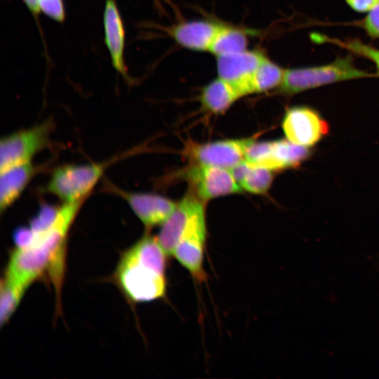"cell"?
<instances>
[{"mask_svg":"<svg viewBox=\"0 0 379 379\" xmlns=\"http://www.w3.org/2000/svg\"><path fill=\"white\" fill-rule=\"evenodd\" d=\"M40 13L51 20L62 23L65 20V8L63 0H39Z\"/></svg>","mask_w":379,"mask_h":379,"instance_id":"603a6c76","label":"cell"},{"mask_svg":"<svg viewBox=\"0 0 379 379\" xmlns=\"http://www.w3.org/2000/svg\"><path fill=\"white\" fill-rule=\"evenodd\" d=\"M55 121L49 118L36 125L9 133L0 141V171L32 161L51 145Z\"/></svg>","mask_w":379,"mask_h":379,"instance_id":"5b68a950","label":"cell"},{"mask_svg":"<svg viewBox=\"0 0 379 379\" xmlns=\"http://www.w3.org/2000/svg\"><path fill=\"white\" fill-rule=\"evenodd\" d=\"M371 75L358 69L352 58L347 55L326 65L285 69L282 82L276 92L280 95H293L326 84Z\"/></svg>","mask_w":379,"mask_h":379,"instance_id":"277c9868","label":"cell"},{"mask_svg":"<svg viewBox=\"0 0 379 379\" xmlns=\"http://www.w3.org/2000/svg\"><path fill=\"white\" fill-rule=\"evenodd\" d=\"M84 202L62 203L55 219L46 227L17 228L13 233L16 248L10 256L4 275L29 287L47 272L59 302L67 237Z\"/></svg>","mask_w":379,"mask_h":379,"instance_id":"6da1fadb","label":"cell"},{"mask_svg":"<svg viewBox=\"0 0 379 379\" xmlns=\"http://www.w3.org/2000/svg\"><path fill=\"white\" fill-rule=\"evenodd\" d=\"M105 43L114 69L131 81L124 58L125 29L116 0H106L103 11Z\"/></svg>","mask_w":379,"mask_h":379,"instance_id":"5bb4252c","label":"cell"},{"mask_svg":"<svg viewBox=\"0 0 379 379\" xmlns=\"http://www.w3.org/2000/svg\"><path fill=\"white\" fill-rule=\"evenodd\" d=\"M347 4L357 12H369L378 3L379 0H345Z\"/></svg>","mask_w":379,"mask_h":379,"instance_id":"d4e9b609","label":"cell"},{"mask_svg":"<svg viewBox=\"0 0 379 379\" xmlns=\"http://www.w3.org/2000/svg\"><path fill=\"white\" fill-rule=\"evenodd\" d=\"M310 155L308 147L288 139L255 142L248 147L245 159L273 171L296 167Z\"/></svg>","mask_w":379,"mask_h":379,"instance_id":"ba28073f","label":"cell"},{"mask_svg":"<svg viewBox=\"0 0 379 379\" xmlns=\"http://www.w3.org/2000/svg\"><path fill=\"white\" fill-rule=\"evenodd\" d=\"M241 188L249 193L263 194L267 192L273 181V171L244 159L230 168Z\"/></svg>","mask_w":379,"mask_h":379,"instance_id":"ac0fdd59","label":"cell"},{"mask_svg":"<svg viewBox=\"0 0 379 379\" xmlns=\"http://www.w3.org/2000/svg\"><path fill=\"white\" fill-rule=\"evenodd\" d=\"M241 97L234 86L218 77L204 86L199 100L204 111L220 114Z\"/></svg>","mask_w":379,"mask_h":379,"instance_id":"e0dca14e","label":"cell"},{"mask_svg":"<svg viewBox=\"0 0 379 379\" xmlns=\"http://www.w3.org/2000/svg\"><path fill=\"white\" fill-rule=\"evenodd\" d=\"M204 204L190 190L178 202L173 212L161 225L157 237L168 256L173 255L181 235L190 222L205 211Z\"/></svg>","mask_w":379,"mask_h":379,"instance_id":"4fadbf2b","label":"cell"},{"mask_svg":"<svg viewBox=\"0 0 379 379\" xmlns=\"http://www.w3.org/2000/svg\"><path fill=\"white\" fill-rule=\"evenodd\" d=\"M167 256L157 237L149 234L124 252L114 278L129 300L145 302L165 295Z\"/></svg>","mask_w":379,"mask_h":379,"instance_id":"7a4b0ae2","label":"cell"},{"mask_svg":"<svg viewBox=\"0 0 379 379\" xmlns=\"http://www.w3.org/2000/svg\"><path fill=\"white\" fill-rule=\"evenodd\" d=\"M154 2L157 5V7L159 9H162V3H165L169 6H171L172 8H175L174 5L173 4L172 1L171 0H154Z\"/></svg>","mask_w":379,"mask_h":379,"instance_id":"4316f807","label":"cell"},{"mask_svg":"<svg viewBox=\"0 0 379 379\" xmlns=\"http://www.w3.org/2000/svg\"><path fill=\"white\" fill-rule=\"evenodd\" d=\"M30 13L34 15L36 20H38L40 13L39 8V0H22Z\"/></svg>","mask_w":379,"mask_h":379,"instance_id":"484cf974","label":"cell"},{"mask_svg":"<svg viewBox=\"0 0 379 379\" xmlns=\"http://www.w3.org/2000/svg\"><path fill=\"white\" fill-rule=\"evenodd\" d=\"M281 127L286 139L306 147L315 145L328 132L326 121L315 110L307 107L288 109Z\"/></svg>","mask_w":379,"mask_h":379,"instance_id":"30bf717a","label":"cell"},{"mask_svg":"<svg viewBox=\"0 0 379 379\" xmlns=\"http://www.w3.org/2000/svg\"><path fill=\"white\" fill-rule=\"evenodd\" d=\"M333 43L348 49L349 51L361 56L366 57L374 62L377 69V75L379 76V50L364 44L359 40L347 41H333Z\"/></svg>","mask_w":379,"mask_h":379,"instance_id":"7402d4cb","label":"cell"},{"mask_svg":"<svg viewBox=\"0 0 379 379\" xmlns=\"http://www.w3.org/2000/svg\"><path fill=\"white\" fill-rule=\"evenodd\" d=\"M106 188L123 199L147 229L161 225L178 204L158 194L127 191L112 183H107Z\"/></svg>","mask_w":379,"mask_h":379,"instance_id":"8fae6325","label":"cell"},{"mask_svg":"<svg viewBox=\"0 0 379 379\" xmlns=\"http://www.w3.org/2000/svg\"><path fill=\"white\" fill-rule=\"evenodd\" d=\"M250 31L239 27L220 24L209 51L216 58L248 49Z\"/></svg>","mask_w":379,"mask_h":379,"instance_id":"d6986e66","label":"cell"},{"mask_svg":"<svg viewBox=\"0 0 379 379\" xmlns=\"http://www.w3.org/2000/svg\"><path fill=\"white\" fill-rule=\"evenodd\" d=\"M207 229L205 211L199 213L181 235L173 256L199 282L206 279L204 258Z\"/></svg>","mask_w":379,"mask_h":379,"instance_id":"9c48e42d","label":"cell"},{"mask_svg":"<svg viewBox=\"0 0 379 379\" xmlns=\"http://www.w3.org/2000/svg\"><path fill=\"white\" fill-rule=\"evenodd\" d=\"M220 24L209 20H183L164 30L181 47L206 52L209 51Z\"/></svg>","mask_w":379,"mask_h":379,"instance_id":"9a60e30c","label":"cell"},{"mask_svg":"<svg viewBox=\"0 0 379 379\" xmlns=\"http://www.w3.org/2000/svg\"><path fill=\"white\" fill-rule=\"evenodd\" d=\"M114 160L56 167L51 173L44 192L55 196L62 204L84 201Z\"/></svg>","mask_w":379,"mask_h":379,"instance_id":"3957f363","label":"cell"},{"mask_svg":"<svg viewBox=\"0 0 379 379\" xmlns=\"http://www.w3.org/2000/svg\"><path fill=\"white\" fill-rule=\"evenodd\" d=\"M266 55L258 49L216 58L218 77L234 86L241 95H250L251 78Z\"/></svg>","mask_w":379,"mask_h":379,"instance_id":"7c38bea8","label":"cell"},{"mask_svg":"<svg viewBox=\"0 0 379 379\" xmlns=\"http://www.w3.org/2000/svg\"><path fill=\"white\" fill-rule=\"evenodd\" d=\"M253 138L225 139L208 142H185L182 155L192 164L230 169L245 159Z\"/></svg>","mask_w":379,"mask_h":379,"instance_id":"8992f818","label":"cell"},{"mask_svg":"<svg viewBox=\"0 0 379 379\" xmlns=\"http://www.w3.org/2000/svg\"><path fill=\"white\" fill-rule=\"evenodd\" d=\"M41 166L32 161L15 165L0 171V211L10 208L26 189Z\"/></svg>","mask_w":379,"mask_h":379,"instance_id":"2e32d148","label":"cell"},{"mask_svg":"<svg viewBox=\"0 0 379 379\" xmlns=\"http://www.w3.org/2000/svg\"><path fill=\"white\" fill-rule=\"evenodd\" d=\"M28 286L6 276L0 284V324L5 325L15 312Z\"/></svg>","mask_w":379,"mask_h":379,"instance_id":"44dd1931","label":"cell"},{"mask_svg":"<svg viewBox=\"0 0 379 379\" xmlns=\"http://www.w3.org/2000/svg\"><path fill=\"white\" fill-rule=\"evenodd\" d=\"M178 177L184 179L190 190L204 203L243 192L227 168L190 163L179 172Z\"/></svg>","mask_w":379,"mask_h":379,"instance_id":"52a82bcc","label":"cell"},{"mask_svg":"<svg viewBox=\"0 0 379 379\" xmlns=\"http://www.w3.org/2000/svg\"><path fill=\"white\" fill-rule=\"evenodd\" d=\"M285 69L267 56L254 72L249 86L250 94L277 89L282 82Z\"/></svg>","mask_w":379,"mask_h":379,"instance_id":"ffe728a7","label":"cell"},{"mask_svg":"<svg viewBox=\"0 0 379 379\" xmlns=\"http://www.w3.org/2000/svg\"><path fill=\"white\" fill-rule=\"evenodd\" d=\"M364 26L371 36L379 38V3L368 12Z\"/></svg>","mask_w":379,"mask_h":379,"instance_id":"cb8c5ba5","label":"cell"}]
</instances>
